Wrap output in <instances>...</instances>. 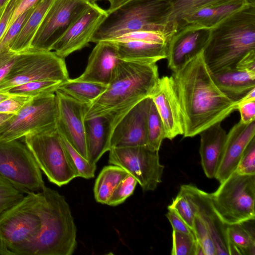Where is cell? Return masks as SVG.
I'll return each instance as SVG.
<instances>
[{
  "mask_svg": "<svg viewBox=\"0 0 255 255\" xmlns=\"http://www.w3.org/2000/svg\"><path fill=\"white\" fill-rule=\"evenodd\" d=\"M171 76L180 107L184 137L199 134L237 110L236 102L215 83L203 50L172 71Z\"/></svg>",
  "mask_w": 255,
  "mask_h": 255,
  "instance_id": "1",
  "label": "cell"
},
{
  "mask_svg": "<svg viewBox=\"0 0 255 255\" xmlns=\"http://www.w3.org/2000/svg\"><path fill=\"white\" fill-rule=\"evenodd\" d=\"M159 78L155 62L120 59L106 90L88 105L85 119L105 117L112 133L134 106L151 96Z\"/></svg>",
  "mask_w": 255,
  "mask_h": 255,
  "instance_id": "2",
  "label": "cell"
},
{
  "mask_svg": "<svg viewBox=\"0 0 255 255\" xmlns=\"http://www.w3.org/2000/svg\"><path fill=\"white\" fill-rule=\"evenodd\" d=\"M255 51V5L248 3L210 30L203 50L212 73L235 67L250 52Z\"/></svg>",
  "mask_w": 255,
  "mask_h": 255,
  "instance_id": "3",
  "label": "cell"
},
{
  "mask_svg": "<svg viewBox=\"0 0 255 255\" xmlns=\"http://www.w3.org/2000/svg\"><path fill=\"white\" fill-rule=\"evenodd\" d=\"M41 228L24 255H71L77 246V228L69 204L57 191L39 192Z\"/></svg>",
  "mask_w": 255,
  "mask_h": 255,
  "instance_id": "4",
  "label": "cell"
},
{
  "mask_svg": "<svg viewBox=\"0 0 255 255\" xmlns=\"http://www.w3.org/2000/svg\"><path fill=\"white\" fill-rule=\"evenodd\" d=\"M169 0H131L110 12L101 22L90 42L111 40L126 33L154 31L174 34L169 24Z\"/></svg>",
  "mask_w": 255,
  "mask_h": 255,
  "instance_id": "5",
  "label": "cell"
},
{
  "mask_svg": "<svg viewBox=\"0 0 255 255\" xmlns=\"http://www.w3.org/2000/svg\"><path fill=\"white\" fill-rule=\"evenodd\" d=\"M39 204V192L30 193L0 214V255H24L41 228Z\"/></svg>",
  "mask_w": 255,
  "mask_h": 255,
  "instance_id": "6",
  "label": "cell"
},
{
  "mask_svg": "<svg viewBox=\"0 0 255 255\" xmlns=\"http://www.w3.org/2000/svg\"><path fill=\"white\" fill-rule=\"evenodd\" d=\"M217 215L227 225L255 218V175L234 172L210 194Z\"/></svg>",
  "mask_w": 255,
  "mask_h": 255,
  "instance_id": "7",
  "label": "cell"
},
{
  "mask_svg": "<svg viewBox=\"0 0 255 255\" xmlns=\"http://www.w3.org/2000/svg\"><path fill=\"white\" fill-rule=\"evenodd\" d=\"M58 105L54 93L33 97L0 126V139L11 140L56 129Z\"/></svg>",
  "mask_w": 255,
  "mask_h": 255,
  "instance_id": "8",
  "label": "cell"
},
{
  "mask_svg": "<svg viewBox=\"0 0 255 255\" xmlns=\"http://www.w3.org/2000/svg\"><path fill=\"white\" fill-rule=\"evenodd\" d=\"M64 58L54 51L28 50L18 53L9 73L0 82V92L28 82L53 80L63 82L69 79Z\"/></svg>",
  "mask_w": 255,
  "mask_h": 255,
  "instance_id": "9",
  "label": "cell"
},
{
  "mask_svg": "<svg viewBox=\"0 0 255 255\" xmlns=\"http://www.w3.org/2000/svg\"><path fill=\"white\" fill-rule=\"evenodd\" d=\"M0 175L26 194L40 192L45 186L32 153L17 139H0Z\"/></svg>",
  "mask_w": 255,
  "mask_h": 255,
  "instance_id": "10",
  "label": "cell"
},
{
  "mask_svg": "<svg viewBox=\"0 0 255 255\" xmlns=\"http://www.w3.org/2000/svg\"><path fill=\"white\" fill-rule=\"evenodd\" d=\"M24 141L50 182L60 187L77 177L56 129L27 134Z\"/></svg>",
  "mask_w": 255,
  "mask_h": 255,
  "instance_id": "11",
  "label": "cell"
},
{
  "mask_svg": "<svg viewBox=\"0 0 255 255\" xmlns=\"http://www.w3.org/2000/svg\"><path fill=\"white\" fill-rule=\"evenodd\" d=\"M109 151V163L134 177L143 191H153L161 182L164 166L160 163L159 151L140 145L112 148Z\"/></svg>",
  "mask_w": 255,
  "mask_h": 255,
  "instance_id": "12",
  "label": "cell"
},
{
  "mask_svg": "<svg viewBox=\"0 0 255 255\" xmlns=\"http://www.w3.org/2000/svg\"><path fill=\"white\" fill-rule=\"evenodd\" d=\"M93 2L90 0H54L28 50L52 51L53 45L63 33Z\"/></svg>",
  "mask_w": 255,
  "mask_h": 255,
  "instance_id": "13",
  "label": "cell"
},
{
  "mask_svg": "<svg viewBox=\"0 0 255 255\" xmlns=\"http://www.w3.org/2000/svg\"><path fill=\"white\" fill-rule=\"evenodd\" d=\"M107 15L106 10L93 2L63 33L52 50L65 59L73 52L83 48L90 42L93 35Z\"/></svg>",
  "mask_w": 255,
  "mask_h": 255,
  "instance_id": "14",
  "label": "cell"
},
{
  "mask_svg": "<svg viewBox=\"0 0 255 255\" xmlns=\"http://www.w3.org/2000/svg\"><path fill=\"white\" fill-rule=\"evenodd\" d=\"M55 94L58 105L57 131L87 159L85 116L88 105L77 102L57 91Z\"/></svg>",
  "mask_w": 255,
  "mask_h": 255,
  "instance_id": "15",
  "label": "cell"
},
{
  "mask_svg": "<svg viewBox=\"0 0 255 255\" xmlns=\"http://www.w3.org/2000/svg\"><path fill=\"white\" fill-rule=\"evenodd\" d=\"M179 191L185 196L194 214L200 217L207 228L214 242L216 255H229L227 225L215 211L210 194L191 184L181 185Z\"/></svg>",
  "mask_w": 255,
  "mask_h": 255,
  "instance_id": "16",
  "label": "cell"
},
{
  "mask_svg": "<svg viewBox=\"0 0 255 255\" xmlns=\"http://www.w3.org/2000/svg\"><path fill=\"white\" fill-rule=\"evenodd\" d=\"M210 30L197 25L186 24L177 29L167 44L168 67L174 71L204 50Z\"/></svg>",
  "mask_w": 255,
  "mask_h": 255,
  "instance_id": "17",
  "label": "cell"
},
{
  "mask_svg": "<svg viewBox=\"0 0 255 255\" xmlns=\"http://www.w3.org/2000/svg\"><path fill=\"white\" fill-rule=\"evenodd\" d=\"M150 97L161 119L165 138L183 135L182 117L172 76L159 78Z\"/></svg>",
  "mask_w": 255,
  "mask_h": 255,
  "instance_id": "18",
  "label": "cell"
},
{
  "mask_svg": "<svg viewBox=\"0 0 255 255\" xmlns=\"http://www.w3.org/2000/svg\"><path fill=\"white\" fill-rule=\"evenodd\" d=\"M151 101L146 98L134 106L114 128L110 149L115 147L146 145V124Z\"/></svg>",
  "mask_w": 255,
  "mask_h": 255,
  "instance_id": "19",
  "label": "cell"
},
{
  "mask_svg": "<svg viewBox=\"0 0 255 255\" xmlns=\"http://www.w3.org/2000/svg\"><path fill=\"white\" fill-rule=\"evenodd\" d=\"M255 135V121H240L227 133L220 162L215 178L221 183L235 172L245 149Z\"/></svg>",
  "mask_w": 255,
  "mask_h": 255,
  "instance_id": "20",
  "label": "cell"
},
{
  "mask_svg": "<svg viewBox=\"0 0 255 255\" xmlns=\"http://www.w3.org/2000/svg\"><path fill=\"white\" fill-rule=\"evenodd\" d=\"M116 46L111 40L96 43L83 73L76 79L108 85L120 60Z\"/></svg>",
  "mask_w": 255,
  "mask_h": 255,
  "instance_id": "21",
  "label": "cell"
},
{
  "mask_svg": "<svg viewBox=\"0 0 255 255\" xmlns=\"http://www.w3.org/2000/svg\"><path fill=\"white\" fill-rule=\"evenodd\" d=\"M199 134V153L204 172L208 178H215L222 157L227 133L221 123H217L203 130Z\"/></svg>",
  "mask_w": 255,
  "mask_h": 255,
  "instance_id": "22",
  "label": "cell"
},
{
  "mask_svg": "<svg viewBox=\"0 0 255 255\" xmlns=\"http://www.w3.org/2000/svg\"><path fill=\"white\" fill-rule=\"evenodd\" d=\"M85 129L87 159L96 164L110 150L111 126L106 118L101 116L85 120Z\"/></svg>",
  "mask_w": 255,
  "mask_h": 255,
  "instance_id": "23",
  "label": "cell"
},
{
  "mask_svg": "<svg viewBox=\"0 0 255 255\" xmlns=\"http://www.w3.org/2000/svg\"><path fill=\"white\" fill-rule=\"evenodd\" d=\"M212 74L220 90L235 102L255 88V73L232 67L212 73Z\"/></svg>",
  "mask_w": 255,
  "mask_h": 255,
  "instance_id": "24",
  "label": "cell"
},
{
  "mask_svg": "<svg viewBox=\"0 0 255 255\" xmlns=\"http://www.w3.org/2000/svg\"><path fill=\"white\" fill-rule=\"evenodd\" d=\"M248 3L246 0H231L200 8L185 17L178 24L177 29L186 24H193L211 29Z\"/></svg>",
  "mask_w": 255,
  "mask_h": 255,
  "instance_id": "25",
  "label": "cell"
},
{
  "mask_svg": "<svg viewBox=\"0 0 255 255\" xmlns=\"http://www.w3.org/2000/svg\"><path fill=\"white\" fill-rule=\"evenodd\" d=\"M113 41L122 60L157 62L166 58V44L142 41Z\"/></svg>",
  "mask_w": 255,
  "mask_h": 255,
  "instance_id": "26",
  "label": "cell"
},
{
  "mask_svg": "<svg viewBox=\"0 0 255 255\" xmlns=\"http://www.w3.org/2000/svg\"><path fill=\"white\" fill-rule=\"evenodd\" d=\"M54 0H39L24 21L20 30L9 45L11 50L21 53L29 49L31 41Z\"/></svg>",
  "mask_w": 255,
  "mask_h": 255,
  "instance_id": "27",
  "label": "cell"
},
{
  "mask_svg": "<svg viewBox=\"0 0 255 255\" xmlns=\"http://www.w3.org/2000/svg\"><path fill=\"white\" fill-rule=\"evenodd\" d=\"M251 221L227 225L226 233L229 255H255V230L254 226L250 224Z\"/></svg>",
  "mask_w": 255,
  "mask_h": 255,
  "instance_id": "28",
  "label": "cell"
},
{
  "mask_svg": "<svg viewBox=\"0 0 255 255\" xmlns=\"http://www.w3.org/2000/svg\"><path fill=\"white\" fill-rule=\"evenodd\" d=\"M108 85L68 79L62 82L56 91L83 104H91L102 94Z\"/></svg>",
  "mask_w": 255,
  "mask_h": 255,
  "instance_id": "29",
  "label": "cell"
},
{
  "mask_svg": "<svg viewBox=\"0 0 255 255\" xmlns=\"http://www.w3.org/2000/svg\"><path fill=\"white\" fill-rule=\"evenodd\" d=\"M128 174L125 170L115 165L104 167L97 177L94 187L96 201L102 204H107L115 188Z\"/></svg>",
  "mask_w": 255,
  "mask_h": 255,
  "instance_id": "30",
  "label": "cell"
},
{
  "mask_svg": "<svg viewBox=\"0 0 255 255\" xmlns=\"http://www.w3.org/2000/svg\"><path fill=\"white\" fill-rule=\"evenodd\" d=\"M172 10L168 22L176 32L181 21L186 16L207 6L222 4L231 0H169ZM248 2V0H246Z\"/></svg>",
  "mask_w": 255,
  "mask_h": 255,
  "instance_id": "31",
  "label": "cell"
},
{
  "mask_svg": "<svg viewBox=\"0 0 255 255\" xmlns=\"http://www.w3.org/2000/svg\"><path fill=\"white\" fill-rule=\"evenodd\" d=\"M62 82L53 80L33 81L13 87L5 93L11 95H23L35 97L54 93Z\"/></svg>",
  "mask_w": 255,
  "mask_h": 255,
  "instance_id": "32",
  "label": "cell"
},
{
  "mask_svg": "<svg viewBox=\"0 0 255 255\" xmlns=\"http://www.w3.org/2000/svg\"><path fill=\"white\" fill-rule=\"evenodd\" d=\"M146 146L153 150L159 151L165 137V131L160 116L152 100L146 124Z\"/></svg>",
  "mask_w": 255,
  "mask_h": 255,
  "instance_id": "33",
  "label": "cell"
},
{
  "mask_svg": "<svg viewBox=\"0 0 255 255\" xmlns=\"http://www.w3.org/2000/svg\"><path fill=\"white\" fill-rule=\"evenodd\" d=\"M69 161L77 177L90 179L95 176L96 164L83 157L62 135L59 134Z\"/></svg>",
  "mask_w": 255,
  "mask_h": 255,
  "instance_id": "34",
  "label": "cell"
},
{
  "mask_svg": "<svg viewBox=\"0 0 255 255\" xmlns=\"http://www.w3.org/2000/svg\"><path fill=\"white\" fill-rule=\"evenodd\" d=\"M173 34L159 31L139 30L124 34L111 40L115 41H142L166 44Z\"/></svg>",
  "mask_w": 255,
  "mask_h": 255,
  "instance_id": "35",
  "label": "cell"
},
{
  "mask_svg": "<svg viewBox=\"0 0 255 255\" xmlns=\"http://www.w3.org/2000/svg\"><path fill=\"white\" fill-rule=\"evenodd\" d=\"M172 255H195L196 239L193 232L183 233L173 230Z\"/></svg>",
  "mask_w": 255,
  "mask_h": 255,
  "instance_id": "36",
  "label": "cell"
},
{
  "mask_svg": "<svg viewBox=\"0 0 255 255\" xmlns=\"http://www.w3.org/2000/svg\"><path fill=\"white\" fill-rule=\"evenodd\" d=\"M24 194L0 175V214L21 201Z\"/></svg>",
  "mask_w": 255,
  "mask_h": 255,
  "instance_id": "37",
  "label": "cell"
},
{
  "mask_svg": "<svg viewBox=\"0 0 255 255\" xmlns=\"http://www.w3.org/2000/svg\"><path fill=\"white\" fill-rule=\"evenodd\" d=\"M137 183L136 179L128 174L115 188L107 205L116 206L124 203L133 193Z\"/></svg>",
  "mask_w": 255,
  "mask_h": 255,
  "instance_id": "38",
  "label": "cell"
},
{
  "mask_svg": "<svg viewBox=\"0 0 255 255\" xmlns=\"http://www.w3.org/2000/svg\"><path fill=\"white\" fill-rule=\"evenodd\" d=\"M168 209L173 210L193 232L194 213L189 201L182 192H179Z\"/></svg>",
  "mask_w": 255,
  "mask_h": 255,
  "instance_id": "39",
  "label": "cell"
},
{
  "mask_svg": "<svg viewBox=\"0 0 255 255\" xmlns=\"http://www.w3.org/2000/svg\"><path fill=\"white\" fill-rule=\"evenodd\" d=\"M193 233L197 241L202 246L205 255H216V251L213 239L203 221L194 214Z\"/></svg>",
  "mask_w": 255,
  "mask_h": 255,
  "instance_id": "40",
  "label": "cell"
},
{
  "mask_svg": "<svg viewBox=\"0 0 255 255\" xmlns=\"http://www.w3.org/2000/svg\"><path fill=\"white\" fill-rule=\"evenodd\" d=\"M235 171L241 175H255V137L245 149Z\"/></svg>",
  "mask_w": 255,
  "mask_h": 255,
  "instance_id": "41",
  "label": "cell"
},
{
  "mask_svg": "<svg viewBox=\"0 0 255 255\" xmlns=\"http://www.w3.org/2000/svg\"><path fill=\"white\" fill-rule=\"evenodd\" d=\"M33 6L19 15L6 29L0 39V52L9 48V45L20 30L24 21L31 13Z\"/></svg>",
  "mask_w": 255,
  "mask_h": 255,
  "instance_id": "42",
  "label": "cell"
},
{
  "mask_svg": "<svg viewBox=\"0 0 255 255\" xmlns=\"http://www.w3.org/2000/svg\"><path fill=\"white\" fill-rule=\"evenodd\" d=\"M32 98L23 95H11L0 102V113L15 114Z\"/></svg>",
  "mask_w": 255,
  "mask_h": 255,
  "instance_id": "43",
  "label": "cell"
},
{
  "mask_svg": "<svg viewBox=\"0 0 255 255\" xmlns=\"http://www.w3.org/2000/svg\"><path fill=\"white\" fill-rule=\"evenodd\" d=\"M18 53L9 48L0 52V82L9 73L13 65Z\"/></svg>",
  "mask_w": 255,
  "mask_h": 255,
  "instance_id": "44",
  "label": "cell"
},
{
  "mask_svg": "<svg viewBox=\"0 0 255 255\" xmlns=\"http://www.w3.org/2000/svg\"><path fill=\"white\" fill-rule=\"evenodd\" d=\"M241 115V120L244 124L255 121V101L246 102L236 106Z\"/></svg>",
  "mask_w": 255,
  "mask_h": 255,
  "instance_id": "45",
  "label": "cell"
},
{
  "mask_svg": "<svg viewBox=\"0 0 255 255\" xmlns=\"http://www.w3.org/2000/svg\"><path fill=\"white\" fill-rule=\"evenodd\" d=\"M168 210V212L166 214V216L170 223L173 230L186 233L193 232L186 223L173 210Z\"/></svg>",
  "mask_w": 255,
  "mask_h": 255,
  "instance_id": "46",
  "label": "cell"
},
{
  "mask_svg": "<svg viewBox=\"0 0 255 255\" xmlns=\"http://www.w3.org/2000/svg\"><path fill=\"white\" fill-rule=\"evenodd\" d=\"M236 69L255 73V51L249 53L236 65Z\"/></svg>",
  "mask_w": 255,
  "mask_h": 255,
  "instance_id": "47",
  "label": "cell"
},
{
  "mask_svg": "<svg viewBox=\"0 0 255 255\" xmlns=\"http://www.w3.org/2000/svg\"><path fill=\"white\" fill-rule=\"evenodd\" d=\"M39 0H21L13 12L7 28L19 15L34 6Z\"/></svg>",
  "mask_w": 255,
  "mask_h": 255,
  "instance_id": "48",
  "label": "cell"
},
{
  "mask_svg": "<svg viewBox=\"0 0 255 255\" xmlns=\"http://www.w3.org/2000/svg\"><path fill=\"white\" fill-rule=\"evenodd\" d=\"M255 101V88L252 89L244 95L241 99L236 102V106L238 104Z\"/></svg>",
  "mask_w": 255,
  "mask_h": 255,
  "instance_id": "49",
  "label": "cell"
},
{
  "mask_svg": "<svg viewBox=\"0 0 255 255\" xmlns=\"http://www.w3.org/2000/svg\"><path fill=\"white\" fill-rule=\"evenodd\" d=\"M129 0H109L110 6L106 10L110 12Z\"/></svg>",
  "mask_w": 255,
  "mask_h": 255,
  "instance_id": "50",
  "label": "cell"
},
{
  "mask_svg": "<svg viewBox=\"0 0 255 255\" xmlns=\"http://www.w3.org/2000/svg\"><path fill=\"white\" fill-rule=\"evenodd\" d=\"M13 114L0 113V126Z\"/></svg>",
  "mask_w": 255,
  "mask_h": 255,
  "instance_id": "51",
  "label": "cell"
},
{
  "mask_svg": "<svg viewBox=\"0 0 255 255\" xmlns=\"http://www.w3.org/2000/svg\"><path fill=\"white\" fill-rule=\"evenodd\" d=\"M11 95L8 94L7 93H1L0 92V102H2L4 100L7 99L10 97Z\"/></svg>",
  "mask_w": 255,
  "mask_h": 255,
  "instance_id": "52",
  "label": "cell"
},
{
  "mask_svg": "<svg viewBox=\"0 0 255 255\" xmlns=\"http://www.w3.org/2000/svg\"><path fill=\"white\" fill-rule=\"evenodd\" d=\"M8 0H0V9L5 5Z\"/></svg>",
  "mask_w": 255,
  "mask_h": 255,
  "instance_id": "53",
  "label": "cell"
},
{
  "mask_svg": "<svg viewBox=\"0 0 255 255\" xmlns=\"http://www.w3.org/2000/svg\"><path fill=\"white\" fill-rule=\"evenodd\" d=\"M249 3L255 5V0H247Z\"/></svg>",
  "mask_w": 255,
  "mask_h": 255,
  "instance_id": "54",
  "label": "cell"
},
{
  "mask_svg": "<svg viewBox=\"0 0 255 255\" xmlns=\"http://www.w3.org/2000/svg\"><path fill=\"white\" fill-rule=\"evenodd\" d=\"M4 6H3L2 8H1L0 9V16H1V14H2V11H3V9H4Z\"/></svg>",
  "mask_w": 255,
  "mask_h": 255,
  "instance_id": "55",
  "label": "cell"
},
{
  "mask_svg": "<svg viewBox=\"0 0 255 255\" xmlns=\"http://www.w3.org/2000/svg\"><path fill=\"white\" fill-rule=\"evenodd\" d=\"M92 0V1H95L96 0ZM108 0V1H109V0Z\"/></svg>",
  "mask_w": 255,
  "mask_h": 255,
  "instance_id": "56",
  "label": "cell"
}]
</instances>
